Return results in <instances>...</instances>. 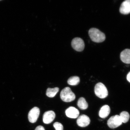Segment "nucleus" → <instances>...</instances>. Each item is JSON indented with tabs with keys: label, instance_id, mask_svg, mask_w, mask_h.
Masks as SVG:
<instances>
[{
	"label": "nucleus",
	"instance_id": "f257e3e1",
	"mask_svg": "<svg viewBox=\"0 0 130 130\" xmlns=\"http://www.w3.org/2000/svg\"><path fill=\"white\" fill-rule=\"evenodd\" d=\"M89 35L91 40L95 43H101L105 39V34L97 28H91L89 30Z\"/></svg>",
	"mask_w": 130,
	"mask_h": 130
},
{
	"label": "nucleus",
	"instance_id": "f03ea898",
	"mask_svg": "<svg viewBox=\"0 0 130 130\" xmlns=\"http://www.w3.org/2000/svg\"><path fill=\"white\" fill-rule=\"evenodd\" d=\"M60 96L61 100L65 102H71L75 100V95L69 87H66L61 90Z\"/></svg>",
	"mask_w": 130,
	"mask_h": 130
},
{
	"label": "nucleus",
	"instance_id": "7ed1b4c3",
	"mask_svg": "<svg viewBox=\"0 0 130 130\" xmlns=\"http://www.w3.org/2000/svg\"><path fill=\"white\" fill-rule=\"evenodd\" d=\"M94 91L96 95L101 99H104L108 95L106 87L101 83H99L95 85Z\"/></svg>",
	"mask_w": 130,
	"mask_h": 130
},
{
	"label": "nucleus",
	"instance_id": "20e7f679",
	"mask_svg": "<svg viewBox=\"0 0 130 130\" xmlns=\"http://www.w3.org/2000/svg\"><path fill=\"white\" fill-rule=\"evenodd\" d=\"M71 46L76 51H82L85 47V44L82 39L76 37L73 39L71 43Z\"/></svg>",
	"mask_w": 130,
	"mask_h": 130
},
{
	"label": "nucleus",
	"instance_id": "39448f33",
	"mask_svg": "<svg viewBox=\"0 0 130 130\" xmlns=\"http://www.w3.org/2000/svg\"><path fill=\"white\" fill-rule=\"evenodd\" d=\"M122 123L119 115H115L110 117L108 120L107 124L111 129H114L120 126Z\"/></svg>",
	"mask_w": 130,
	"mask_h": 130
},
{
	"label": "nucleus",
	"instance_id": "423d86ee",
	"mask_svg": "<svg viewBox=\"0 0 130 130\" xmlns=\"http://www.w3.org/2000/svg\"><path fill=\"white\" fill-rule=\"evenodd\" d=\"M40 113L39 108L35 107L29 111L28 114V119L30 122L34 123L37 121Z\"/></svg>",
	"mask_w": 130,
	"mask_h": 130
},
{
	"label": "nucleus",
	"instance_id": "0eeeda50",
	"mask_svg": "<svg viewBox=\"0 0 130 130\" xmlns=\"http://www.w3.org/2000/svg\"><path fill=\"white\" fill-rule=\"evenodd\" d=\"M90 122V118L87 115H84L79 116L78 118L77 121L78 125L82 127H85L89 125Z\"/></svg>",
	"mask_w": 130,
	"mask_h": 130
},
{
	"label": "nucleus",
	"instance_id": "6e6552de",
	"mask_svg": "<svg viewBox=\"0 0 130 130\" xmlns=\"http://www.w3.org/2000/svg\"><path fill=\"white\" fill-rule=\"evenodd\" d=\"M56 114L52 110H49L45 112L43 115V122L45 124H50L54 120Z\"/></svg>",
	"mask_w": 130,
	"mask_h": 130
},
{
	"label": "nucleus",
	"instance_id": "1a4fd4ad",
	"mask_svg": "<svg viewBox=\"0 0 130 130\" xmlns=\"http://www.w3.org/2000/svg\"><path fill=\"white\" fill-rule=\"evenodd\" d=\"M67 116L70 118H76L79 116V110L73 107H70L66 111Z\"/></svg>",
	"mask_w": 130,
	"mask_h": 130
},
{
	"label": "nucleus",
	"instance_id": "9d476101",
	"mask_svg": "<svg viewBox=\"0 0 130 130\" xmlns=\"http://www.w3.org/2000/svg\"><path fill=\"white\" fill-rule=\"evenodd\" d=\"M121 14H128L130 13V0H126L122 3L120 8Z\"/></svg>",
	"mask_w": 130,
	"mask_h": 130
},
{
	"label": "nucleus",
	"instance_id": "9b49d317",
	"mask_svg": "<svg viewBox=\"0 0 130 130\" xmlns=\"http://www.w3.org/2000/svg\"><path fill=\"white\" fill-rule=\"evenodd\" d=\"M120 58L122 61L126 64H130V49H126L120 54Z\"/></svg>",
	"mask_w": 130,
	"mask_h": 130
},
{
	"label": "nucleus",
	"instance_id": "f8f14e48",
	"mask_svg": "<svg viewBox=\"0 0 130 130\" xmlns=\"http://www.w3.org/2000/svg\"><path fill=\"white\" fill-rule=\"evenodd\" d=\"M110 108L108 105H105L102 106L99 112V115L100 118H105L107 117L110 112Z\"/></svg>",
	"mask_w": 130,
	"mask_h": 130
},
{
	"label": "nucleus",
	"instance_id": "ddd939ff",
	"mask_svg": "<svg viewBox=\"0 0 130 130\" xmlns=\"http://www.w3.org/2000/svg\"><path fill=\"white\" fill-rule=\"evenodd\" d=\"M77 105L79 108L81 110H84L87 109L88 105L85 98L81 97L78 100Z\"/></svg>",
	"mask_w": 130,
	"mask_h": 130
},
{
	"label": "nucleus",
	"instance_id": "4468645a",
	"mask_svg": "<svg viewBox=\"0 0 130 130\" xmlns=\"http://www.w3.org/2000/svg\"><path fill=\"white\" fill-rule=\"evenodd\" d=\"M59 91V89L58 87H55L54 88H48L47 89L46 95L50 98L54 97Z\"/></svg>",
	"mask_w": 130,
	"mask_h": 130
},
{
	"label": "nucleus",
	"instance_id": "2eb2a0df",
	"mask_svg": "<svg viewBox=\"0 0 130 130\" xmlns=\"http://www.w3.org/2000/svg\"><path fill=\"white\" fill-rule=\"evenodd\" d=\"M80 82V79L77 76H73L69 78L68 81V84L71 86L78 85Z\"/></svg>",
	"mask_w": 130,
	"mask_h": 130
},
{
	"label": "nucleus",
	"instance_id": "dca6fc26",
	"mask_svg": "<svg viewBox=\"0 0 130 130\" xmlns=\"http://www.w3.org/2000/svg\"><path fill=\"white\" fill-rule=\"evenodd\" d=\"M119 116L122 123H126L129 121L130 115L126 111L122 112L120 114Z\"/></svg>",
	"mask_w": 130,
	"mask_h": 130
},
{
	"label": "nucleus",
	"instance_id": "f3484780",
	"mask_svg": "<svg viewBox=\"0 0 130 130\" xmlns=\"http://www.w3.org/2000/svg\"><path fill=\"white\" fill-rule=\"evenodd\" d=\"M53 126L56 130H63V125L58 122H56L54 123Z\"/></svg>",
	"mask_w": 130,
	"mask_h": 130
},
{
	"label": "nucleus",
	"instance_id": "a211bd4d",
	"mask_svg": "<svg viewBox=\"0 0 130 130\" xmlns=\"http://www.w3.org/2000/svg\"><path fill=\"white\" fill-rule=\"evenodd\" d=\"M35 130H45V129L43 126H39L36 128Z\"/></svg>",
	"mask_w": 130,
	"mask_h": 130
},
{
	"label": "nucleus",
	"instance_id": "6ab92c4d",
	"mask_svg": "<svg viewBox=\"0 0 130 130\" xmlns=\"http://www.w3.org/2000/svg\"><path fill=\"white\" fill-rule=\"evenodd\" d=\"M126 78L127 80L130 83V71L127 74V76Z\"/></svg>",
	"mask_w": 130,
	"mask_h": 130
}]
</instances>
